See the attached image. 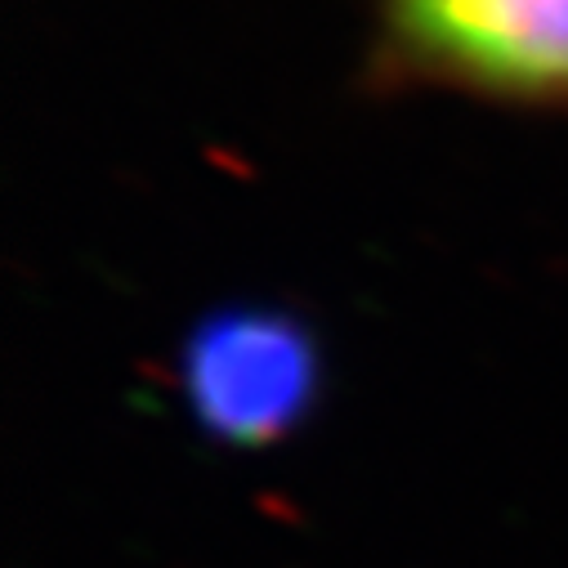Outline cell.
<instances>
[{"mask_svg": "<svg viewBox=\"0 0 568 568\" xmlns=\"http://www.w3.org/2000/svg\"><path fill=\"white\" fill-rule=\"evenodd\" d=\"M372 14L385 85L568 112V0H372Z\"/></svg>", "mask_w": 568, "mask_h": 568, "instance_id": "obj_1", "label": "cell"}, {"mask_svg": "<svg viewBox=\"0 0 568 568\" xmlns=\"http://www.w3.org/2000/svg\"><path fill=\"white\" fill-rule=\"evenodd\" d=\"M180 394L211 444L277 448L323 398V345L292 310H215L180 345Z\"/></svg>", "mask_w": 568, "mask_h": 568, "instance_id": "obj_2", "label": "cell"}]
</instances>
